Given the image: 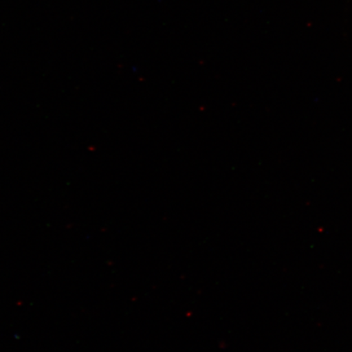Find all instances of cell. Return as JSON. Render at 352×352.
<instances>
[]
</instances>
